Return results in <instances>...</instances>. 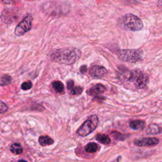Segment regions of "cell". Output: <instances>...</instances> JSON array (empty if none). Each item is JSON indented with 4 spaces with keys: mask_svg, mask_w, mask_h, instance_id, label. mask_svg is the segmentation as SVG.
I'll use <instances>...</instances> for the list:
<instances>
[{
    "mask_svg": "<svg viewBox=\"0 0 162 162\" xmlns=\"http://www.w3.org/2000/svg\"><path fill=\"white\" fill-rule=\"evenodd\" d=\"M81 55L82 52L79 49L68 47L54 51L51 54L50 58L54 62L65 65H72L78 61Z\"/></svg>",
    "mask_w": 162,
    "mask_h": 162,
    "instance_id": "6da1fadb",
    "label": "cell"
},
{
    "mask_svg": "<svg viewBox=\"0 0 162 162\" xmlns=\"http://www.w3.org/2000/svg\"><path fill=\"white\" fill-rule=\"evenodd\" d=\"M122 76L125 81L134 83L137 89H143L149 83V76L139 70H127L124 72Z\"/></svg>",
    "mask_w": 162,
    "mask_h": 162,
    "instance_id": "7a4b0ae2",
    "label": "cell"
},
{
    "mask_svg": "<svg viewBox=\"0 0 162 162\" xmlns=\"http://www.w3.org/2000/svg\"><path fill=\"white\" fill-rule=\"evenodd\" d=\"M119 25L123 29L129 31H138L143 28L142 20L132 13H127L122 16L119 20Z\"/></svg>",
    "mask_w": 162,
    "mask_h": 162,
    "instance_id": "3957f363",
    "label": "cell"
},
{
    "mask_svg": "<svg viewBox=\"0 0 162 162\" xmlns=\"http://www.w3.org/2000/svg\"><path fill=\"white\" fill-rule=\"evenodd\" d=\"M99 123L98 117L96 115H93L81 125L77 129V134L81 137H86L96 129Z\"/></svg>",
    "mask_w": 162,
    "mask_h": 162,
    "instance_id": "277c9868",
    "label": "cell"
},
{
    "mask_svg": "<svg viewBox=\"0 0 162 162\" xmlns=\"http://www.w3.org/2000/svg\"><path fill=\"white\" fill-rule=\"evenodd\" d=\"M117 56L122 62L136 63L142 60L143 52L139 49H120L118 51Z\"/></svg>",
    "mask_w": 162,
    "mask_h": 162,
    "instance_id": "5b68a950",
    "label": "cell"
},
{
    "mask_svg": "<svg viewBox=\"0 0 162 162\" xmlns=\"http://www.w3.org/2000/svg\"><path fill=\"white\" fill-rule=\"evenodd\" d=\"M33 17L31 15H28L15 29L14 34L17 36H22L31 29Z\"/></svg>",
    "mask_w": 162,
    "mask_h": 162,
    "instance_id": "8992f818",
    "label": "cell"
},
{
    "mask_svg": "<svg viewBox=\"0 0 162 162\" xmlns=\"http://www.w3.org/2000/svg\"><path fill=\"white\" fill-rule=\"evenodd\" d=\"M19 18V10L17 8H7L3 10L1 19L5 24H11Z\"/></svg>",
    "mask_w": 162,
    "mask_h": 162,
    "instance_id": "52a82bcc",
    "label": "cell"
},
{
    "mask_svg": "<svg viewBox=\"0 0 162 162\" xmlns=\"http://www.w3.org/2000/svg\"><path fill=\"white\" fill-rule=\"evenodd\" d=\"M159 143V139L155 137H145L142 139L136 140L134 144L139 147L154 146H157Z\"/></svg>",
    "mask_w": 162,
    "mask_h": 162,
    "instance_id": "ba28073f",
    "label": "cell"
},
{
    "mask_svg": "<svg viewBox=\"0 0 162 162\" xmlns=\"http://www.w3.org/2000/svg\"><path fill=\"white\" fill-rule=\"evenodd\" d=\"M89 73L91 76L94 78H101L105 76L107 73V70L100 65H94L89 69Z\"/></svg>",
    "mask_w": 162,
    "mask_h": 162,
    "instance_id": "9c48e42d",
    "label": "cell"
},
{
    "mask_svg": "<svg viewBox=\"0 0 162 162\" xmlns=\"http://www.w3.org/2000/svg\"><path fill=\"white\" fill-rule=\"evenodd\" d=\"M106 91V87L101 84H96L92 86L90 89L87 91V94L91 96H96L105 93Z\"/></svg>",
    "mask_w": 162,
    "mask_h": 162,
    "instance_id": "30bf717a",
    "label": "cell"
},
{
    "mask_svg": "<svg viewBox=\"0 0 162 162\" xmlns=\"http://www.w3.org/2000/svg\"><path fill=\"white\" fill-rule=\"evenodd\" d=\"M162 132V127L155 123H151L147 127L146 132L148 134H158Z\"/></svg>",
    "mask_w": 162,
    "mask_h": 162,
    "instance_id": "8fae6325",
    "label": "cell"
},
{
    "mask_svg": "<svg viewBox=\"0 0 162 162\" xmlns=\"http://www.w3.org/2000/svg\"><path fill=\"white\" fill-rule=\"evenodd\" d=\"M129 126L133 130H142L145 127V122L143 120H136L131 121L129 123Z\"/></svg>",
    "mask_w": 162,
    "mask_h": 162,
    "instance_id": "7c38bea8",
    "label": "cell"
},
{
    "mask_svg": "<svg viewBox=\"0 0 162 162\" xmlns=\"http://www.w3.org/2000/svg\"><path fill=\"white\" fill-rule=\"evenodd\" d=\"M100 146L95 143H89L85 146V151L88 153H94L99 151Z\"/></svg>",
    "mask_w": 162,
    "mask_h": 162,
    "instance_id": "4fadbf2b",
    "label": "cell"
},
{
    "mask_svg": "<svg viewBox=\"0 0 162 162\" xmlns=\"http://www.w3.org/2000/svg\"><path fill=\"white\" fill-rule=\"evenodd\" d=\"M39 143L42 146H49L54 143V141L48 136H42L39 138Z\"/></svg>",
    "mask_w": 162,
    "mask_h": 162,
    "instance_id": "5bb4252c",
    "label": "cell"
},
{
    "mask_svg": "<svg viewBox=\"0 0 162 162\" xmlns=\"http://www.w3.org/2000/svg\"><path fill=\"white\" fill-rule=\"evenodd\" d=\"M96 139L97 140L98 142H100L101 144H109L111 143V139L109 137L108 135L106 134H98L96 136Z\"/></svg>",
    "mask_w": 162,
    "mask_h": 162,
    "instance_id": "9a60e30c",
    "label": "cell"
},
{
    "mask_svg": "<svg viewBox=\"0 0 162 162\" xmlns=\"http://www.w3.org/2000/svg\"><path fill=\"white\" fill-rule=\"evenodd\" d=\"M52 86L56 92L59 93H63L65 91V87L63 84L60 81H55L53 83Z\"/></svg>",
    "mask_w": 162,
    "mask_h": 162,
    "instance_id": "2e32d148",
    "label": "cell"
},
{
    "mask_svg": "<svg viewBox=\"0 0 162 162\" xmlns=\"http://www.w3.org/2000/svg\"><path fill=\"white\" fill-rule=\"evenodd\" d=\"M10 151L12 153L15 154H20L22 153L23 149L22 147L19 143H14L10 147Z\"/></svg>",
    "mask_w": 162,
    "mask_h": 162,
    "instance_id": "e0dca14e",
    "label": "cell"
},
{
    "mask_svg": "<svg viewBox=\"0 0 162 162\" xmlns=\"http://www.w3.org/2000/svg\"><path fill=\"white\" fill-rule=\"evenodd\" d=\"M83 87L80 86H73L70 90V93L72 95H79L83 93Z\"/></svg>",
    "mask_w": 162,
    "mask_h": 162,
    "instance_id": "ac0fdd59",
    "label": "cell"
},
{
    "mask_svg": "<svg viewBox=\"0 0 162 162\" xmlns=\"http://www.w3.org/2000/svg\"><path fill=\"white\" fill-rule=\"evenodd\" d=\"M112 136L113 138H115L116 140H120V141H123V140L126 139V137L122 134L120 133V132L117 131H113L112 132Z\"/></svg>",
    "mask_w": 162,
    "mask_h": 162,
    "instance_id": "d6986e66",
    "label": "cell"
},
{
    "mask_svg": "<svg viewBox=\"0 0 162 162\" xmlns=\"http://www.w3.org/2000/svg\"><path fill=\"white\" fill-rule=\"evenodd\" d=\"M8 110V106L5 104V103L0 100V114L5 113Z\"/></svg>",
    "mask_w": 162,
    "mask_h": 162,
    "instance_id": "ffe728a7",
    "label": "cell"
},
{
    "mask_svg": "<svg viewBox=\"0 0 162 162\" xmlns=\"http://www.w3.org/2000/svg\"><path fill=\"white\" fill-rule=\"evenodd\" d=\"M32 87V84L30 81H28V82L24 83L22 84V89L23 90H29Z\"/></svg>",
    "mask_w": 162,
    "mask_h": 162,
    "instance_id": "44dd1931",
    "label": "cell"
},
{
    "mask_svg": "<svg viewBox=\"0 0 162 162\" xmlns=\"http://www.w3.org/2000/svg\"><path fill=\"white\" fill-rule=\"evenodd\" d=\"M20 1V0H2V2L5 4H10V5L15 4L19 2Z\"/></svg>",
    "mask_w": 162,
    "mask_h": 162,
    "instance_id": "7402d4cb",
    "label": "cell"
},
{
    "mask_svg": "<svg viewBox=\"0 0 162 162\" xmlns=\"http://www.w3.org/2000/svg\"><path fill=\"white\" fill-rule=\"evenodd\" d=\"M2 81L3 83H4L5 84H7L11 81V77L8 76H5L2 78Z\"/></svg>",
    "mask_w": 162,
    "mask_h": 162,
    "instance_id": "603a6c76",
    "label": "cell"
},
{
    "mask_svg": "<svg viewBox=\"0 0 162 162\" xmlns=\"http://www.w3.org/2000/svg\"><path fill=\"white\" fill-rule=\"evenodd\" d=\"M73 86H74V82H73V80H69L67 82V89L70 91Z\"/></svg>",
    "mask_w": 162,
    "mask_h": 162,
    "instance_id": "cb8c5ba5",
    "label": "cell"
},
{
    "mask_svg": "<svg viewBox=\"0 0 162 162\" xmlns=\"http://www.w3.org/2000/svg\"><path fill=\"white\" fill-rule=\"evenodd\" d=\"M87 67L86 65H83L80 69V71L82 73H85L87 72Z\"/></svg>",
    "mask_w": 162,
    "mask_h": 162,
    "instance_id": "d4e9b609",
    "label": "cell"
},
{
    "mask_svg": "<svg viewBox=\"0 0 162 162\" xmlns=\"http://www.w3.org/2000/svg\"><path fill=\"white\" fill-rule=\"evenodd\" d=\"M158 6L159 7H162V0H159L158 3Z\"/></svg>",
    "mask_w": 162,
    "mask_h": 162,
    "instance_id": "484cf974",
    "label": "cell"
},
{
    "mask_svg": "<svg viewBox=\"0 0 162 162\" xmlns=\"http://www.w3.org/2000/svg\"><path fill=\"white\" fill-rule=\"evenodd\" d=\"M18 162H27V161H25V160H20Z\"/></svg>",
    "mask_w": 162,
    "mask_h": 162,
    "instance_id": "4316f807",
    "label": "cell"
}]
</instances>
